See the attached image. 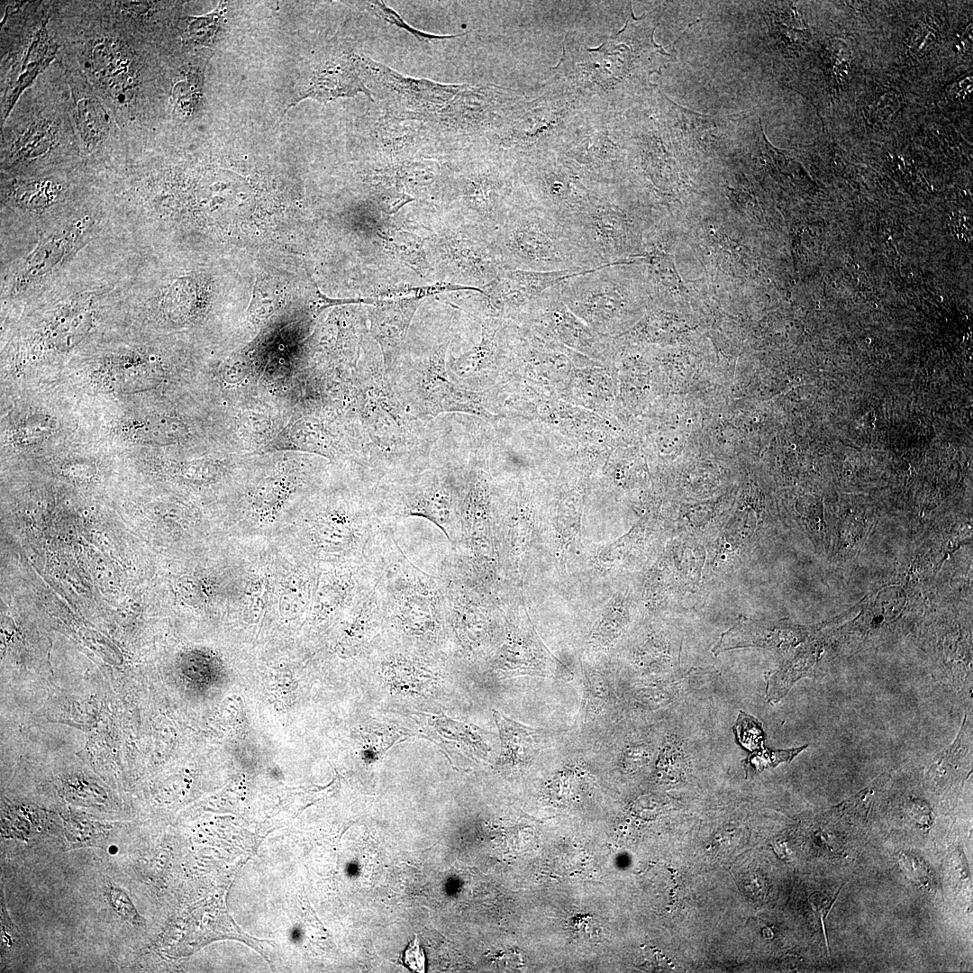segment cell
<instances>
[{
  "instance_id": "6da1fadb",
  "label": "cell",
  "mask_w": 973,
  "mask_h": 973,
  "mask_svg": "<svg viewBox=\"0 0 973 973\" xmlns=\"http://www.w3.org/2000/svg\"><path fill=\"white\" fill-rule=\"evenodd\" d=\"M356 418L367 443V480L373 486L415 474L435 460L442 429L413 414L396 395L383 357L372 345L354 376Z\"/></svg>"
},
{
  "instance_id": "7a4b0ae2",
  "label": "cell",
  "mask_w": 973,
  "mask_h": 973,
  "mask_svg": "<svg viewBox=\"0 0 973 973\" xmlns=\"http://www.w3.org/2000/svg\"><path fill=\"white\" fill-rule=\"evenodd\" d=\"M369 549L379 570L383 630L407 649L441 645L447 639L448 623L440 576L423 571L408 559L394 527L379 526Z\"/></svg>"
},
{
  "instance_id": "3957f363",
  "label": "cell",
  "mask_w": 973,
  "mask_h": 973,
  "mask_svg": "<svg viewBox=\"0 0 973 973\" xmlns=\"http://www.w3.org/2000/svg\"><path fill=\"white\" fill-rule=\"evenodd\" d=\"M493 241L503 268L549 272L601 267L567 223L536 204L512 205Z\"/></svg>"
},
{
  "instance_id": "277c9868",
  "label": "cell",
  "mask_w": 973,
  "mask_h": 973,
  "mask_svg": "<svg viewBox=\"0 0 973 973\" xmlns=\"http://www.w3.org/2000/svg\"><path fill=\"white\" fill-rule=\"evenodd\" d=\"M379 526L374 487L358 479L318 494L304 522L305 545L319 567L361 560Z\"/></svg>"
},
{
  "instance_id": "5b68a950",
  "label": "cell",
  "mask_w": 973,
  "mask_h": 973,
  "mask_svg": "<svg viewBox=\"0 0 973 973\" xmlns=\"http://www.w3.org/2000/svg\"><path fill=\"white\" fill-rule=\"evenodd\" d=\"M380 526L394 527L409 517H422L441 530L453 550L460 538V468L435 459L426 469L374 487Z\"/></svg>"
},
{
  "instance_id": "8992f818",
  "label": "cell",
  "mask_w": 973,
  "mask_h": 973,
  "mask_svg": "<svg viewBox=\"0 0 973 973\" xmlns=\"http://www.w3.org/2000/svg\"><path fill=\"white\" fill-rule=\"evenodd\" d=\"M449 340L406 365L397 364L387 374L404 405L421 418L435 419L451 412L486 414L478 396L458 386L447 370Z\"/></svg>"
},
{
  "instance_id": "52a82bcc",
  "label": "cell",
  "mask_w": 973,
  "mask_h": 973,
  "mask_svg": "<svg viewBox=\"0 0 973 973\" xmlns=\"http://www.w3.org/2000/svg\"><path fill=\"white\" fill-rule=\"evenodd\" d=\"M620 263L588 269L559 285L566 305L598 333L611 331L640 295Z\"/></svg>"
},
{
  "instance_id": "ba28073f",
  "label": "cell",
  "mask_w": 973,
  "mask_h": 973,
  "mask_svg": "<svg viewBox=\"0 0 973 973\" xmlns=\"http://www.w3.org/2000/svg\"><path fill=\"white\" fill-rule=\"evenodd\" d=\"M559 285L534 300L515 323L545 340L599 357L605 349L600 333L591 329L566 305Z\"/></svg>"
},
{
  "instance_id": "9c48e42d",
  "label": "cell",
  "mask_w": 973,
  "mask_h": 973,
  "mask_svg": "<svg viewBox=\"0 0 973 973\" xmlns=\"http://www.w3.org/2000/svg\"><path fill=\"white\" fill-rule=\"evenodd\" d=\"M588 269L532 271L502 268L486 287L494 317L515 321L517 317L548 289Z\"/></svg>"
},
{
  "instance_id": "30bf717a",
  "label": "cell",
  "mask_w": 973,
  "mask_h": 973,
  "mask_svg": "<svg viewBox=\"0 0 973 973\" xmlns=\"http://www.w3.org/2000/svg\"><path fill=\"white\" fill-rule=\"evenodd\" d=\"M515 325H509L505 319L489 317L483 324L481 341L470 351L447 362L451 379L460 387L475 386L494 369L497 370L501 360L506 356L512 344Z\"/></svg>"
},
{
  "instance_id": "8fae6325",
  "label": "cell",
  "mask_w": 973,
  "mask_h": 973,
  "mask_svg": "<svg viewBox=\"0 0 973 973\" xmlns=\"http://www.w3.org/2000/svg\"><path fill=\"white\" fill-rule=\"evenodd\" d=\"M418 298L384 302L370 312L371 333L378 343L388 374L398 363Z\"/></svg>"
},
{
  "instance_id": "7c38bea8",
  "label": "cell",
  "mask_w": 973,
  "mask_h": 973,
  "mask_svg": "<svg viewBox=\"0 0 973 973\" xmlns=\"http://www.w3.org/2000/svg\"><path fill=\"white\" fill-rule=\"evenodd\" d=\"M82 225L53 234L39 246L24 261L17 278V284L25 286L49 274L68 254Z\"/></svg>"
},
{
  "instance_id": "4fadbf2b",
  "label": "cell",
  "mask_w": 973,
  "mask_h": 973,
  "mask_svg": "<svg viewBox=\"0 0 973 973\" xmlns=\"http://www.w3.org/2000/svg\"><path fill=\"white\" fill-rule=\"evenodd\" d=\"M502 740L503 760L512 766L529 763L541 746L540 731L512 721L495 713Z\"/></svg>"
},
{
  "instance_id": "5bb4252c",
  "label": "cell",
  "mask_w": 973,
  "mask_h": 973,
  "mask_svg": "<svg viewBox=\"0 0 973 973\" xmlns=\"http://www.w3.org/2000/svg\"><path fill=\"white\" fill-rule=\"evenodd\" d=\"M122 431L134 441L153 444L174 443L182 440L186 433V428L180 420L165 415L132 420L123 424Z\"/></svg>"
},
{
  "instance_id": "9a60e30c",
  "label": "cell",
  "mask_w": 973,
  "mask_h": 973,
  "mask_svg": "<svg viewBox=\"0 0 973 973\" xmlns=\"http://www.w3.org/2000/svg\"><path fill=\"white\" fill-rule=\"evenodd\" d=\"M91 319V312L85 307L67 311L52 323L49 334L50 343L59 350L73 347L88 332Z\"/></svg>"
},
{
  "instance_id": "2e32d148",
  "label": "cell",
  "mask_w": 973,
  "mask_h": 973,
  "mask_svg": "<svg viewBox=\"0 0 973 973\" xmlns=\"http://www.w3.org/2000/svg\"><path fill=\"white\" fill-rule=\"evenodd\" d=\"M58 187L49 181L20 184L14 189L15 201L31 209H40L54 202Z\"/></svg>"
},
{
  "instance_id": "e0dca14e",
  "label": "cell",
  "mask_w": 973,
  "mask_h": 973,
  "mask_svg": "<svg viewBox=\"0 0 973 973\" xmlns=\"http://www.w3.org/2000/svg\"><path fill=\"white\" fill-rule=\"evenodd\" d=\"M807 746L790 750H769L759 749L751 753L744 760L746 776H754L763 769L775 767L781 762L790 761L795 756L805 750Z\"/></svg>"
},
{
  "instance_id": "ac0fdd59",
  "label": "cell",
  "mask_w": 973,
  "mask_h": 973,
  "mask_svg": "<svg viewBox=\"0 0 973 973\" xmlns=\"http://www.w3.org/2000/svg\"><path fill=\"white\" fill-rule=\"evenodd\" d=\"M733 731L737 740L745 749L755 751L763 748L765 741L763 729L752 716L741 711Z\"/></svg>"
},
{
  "instance_id": "d6986e66",
  "label": "cell",
  "mask_w": 973,
  "mask_h": 973,
  "mask_svg": "<svg viewBox=\"0 0 973 973\" xmlns=\"http://www.w3.org/2000/svg\"><path fill=\"white\" fill-rule=\"evenodd\" d=\"M223 13V5L220 3L219 6L211 14L193 19L187 28L189 38L196 42L204 44L212 41Z\"/></svg>"
},
{
  "instance_id": "ffe728a7",
  "label": "cell",
  "mask_w": 973,
  "mask_h": 973,
  "mask_svg": "<svg viewBox=\"0 0 973 973\" xmlns=\"http://www.w3.org/2000/svg\"><path fill=\"white\" fill-rule=\"evenodd\" d=\"M585 702L586 714L597 713L607 699V687L604 677L599 675L587 674L585 679ZM583 708V709H584Z\"/></svg>"
},
{
  "instance_id": "44dd1931",
  "label": "cell",
  "mask_w": 973,
  "mask_h": 973,
  "mask_svg": "<svg viewBox=\"0 0 973 973\" xmlns=\"http://www.w3.org/2000/svg\"><path fill=\"white\" fill-rule=\"evenodd\" d=\"M372 7L376 14L383 17L387 23L396 24V26L409 32L414 37L421 41H429L433 40H444L457 37L459 35H435L426 32H423L408 25L396 12L386 6L383 2L374 1L372 2Z\"/></svg>"
},
{
  "instance_id": "7402d4cb",
  "label": "cell",
  "mask_w": 973,
  "mask_h": 973,
  "mask_svg": "<svg viewBox=\"0 0 973 973\" xmlns=\"http://www.w3.org/2000/svg\"><path fill=\"white\" fill-rule=\"evenodd\" d=\"M906 595L900 587L893 586L881 590L875 601V606L886 617L893 618L903 609Z\"/></svg>"
},
{
  "instance_id": "603a6c76",
  "label": "cell",
  "mask_w": 973,
  "mask_h": 973,
  "mask_svg": "<svg viewBox=\"0 0 973 973\" xmlns=\"http://www.w3.org/2000/svg\"><path fill=\"white\" fill-rule=\"evenodd\" d=\"M114 910L128 923L135 925L141 924V917L132 903L129 896L120 888L109 886L105 893Z\"/></svg>"
},
{
  "instance_id": "cb8c5ba5",
  "label": "cell",
  "mask_w": 973,
  "mask_h": 973,
  "mask_svg": "<svg viewBox=\"0 0 973 973\" xmlns=\"http://www.w3.org/2000/svg\"><path fill=\"white\" fill-rule=\"evenodd\" d=\"M841 887L839 889V891L835 894V896L833 897L832 896H828L826 894H822L820 892H815V893L812 894L810 896V897H809L810 904H811L814 913L817 914V916L819 917V919L821 921V924H822L823 932V934H824L825 944H826V947H827L826 949H827L828 953H829V946H828V941H827V937H826V929H825L824 921H825L828 914L830 913L831 909L832 908V906H833V905H834V903H835V901H836V899L838 897V895L841 892Z\"/></svg>"
},
{
  "instance_id": "d4e9b609",
  "label": "cell",
  "mask_w": 973,
  "mask_h": 973,
  "mask_svg": "<svg viewBox=\"0 0 973 973\" xmlns=\"http://www.w3.org/2000/svg\"><path fill=\"white\" fill-rule=\"evenodd\" d=\"M900 864L907 875L913 878L914 881L926 884L925 882L928 880L927 870L918 859L904 853L900 856Z\"/></svg>"
},
{
  "instance_id": "484cf974",
  "label": "cell",
  "mask_w": 973,
  "mask_h": 973,
  "mask_svg": "<svg viewBox=\"0 0 973 973\" xmlns=\"http://www.w3.org/2000/svg\"><path fill=\"white\" fill-rule=\"evenodd\" d=\"M404 962L414 971H425V958L417 937H415L414 941L409 944L407 950L405 951Z\"/></svg>"
}]
</instances>
